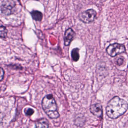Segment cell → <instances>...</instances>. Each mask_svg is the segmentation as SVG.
Wrapping results in <instances>:
<instances>
[{"mask_svg": "<svg viewBox=\"0 0 128 128\" xmlns=\"http://www.w3.org/2000/svg\"><path fill=\"white\" fill-rule=\"evenodd\" d=\"M128 108L127 102L124 100L116 96L108 102L106 112L109 118L116 119L123 115L126 112Z\"/></svg>", "mask_w": 128, "mask_h": 128, "instance_id": "1", "label": "cell"}, {"mask_svg": "<svg viewBox=\"0 0 128 128\" xmlns=\"http://www.w3.org/2000/svg\"><path fill=\"white\" fill-rule=\"evenodd\" d=\"M75 32L72 28H68L65 32L64 36V44L66 46H68L73 40Z\"/></svg>", "mask_w": 128, "mask_h": 128, "instance_id": "6", "label": "cell"}, {"mask_svg": "<svg viewBox=\"0 0 128 128\" xmlns=\"http://www.w3.org/2000/svg\"><path fill=\"white\" fill-rule=\"evenodd\" d=\"M85 120L84 116H78L76 118L75 124L78 126H82L84 124Z\"/></svg>", "mask_w": 128, "mask_h": 128, "instance_id": "11", "label": "cell"}, {"mask_svg": "<svg viewBox=\"0 0 128 128\" xmlns=\"http://www.w3.org/2000/svg\"><path fill=\"white\" fill-rule=\"evenodd\" d=\"M8 30L6 27L3 26H0V35L2 38H6L7 37Z\"/></svg>", "mask_w": 128, "mask_h": 128, "instance_id": "12", "label": "cell"}, {"mask_svg": "<svg viewBox=\"0 0 128 128\" xmlns=\"http://www.w3.org/2000/svg\"><path fill=\"white\" fill-rule=\"evenodd\" d=\"M36 128H48V120L45 118L40 120L36 124Z\"/></svg>", "mask_w": 128, "mask_h": 128, "instance_id": "8", "label": "cell"}, {"mask_svg": "<svg viewBox=\"0 0 128 128\" xmlns=\"http://www.w3.org/2000/svg\"><path fill=\"white\" fill-rule=\"evenodd\" d=\"M72 57L74 61L77 62L80 59V53L79 49L78 48H75L72 50Z\"/></svg>", "mask_w": 128, "mask_h": 128, "instance_id": "10", "label": "cell"}, {"mask_svg": "<svg viewBox=\"0 0 128 128\" xmlns=\"http://www.w3.org/2000/svg\"><path fill=\"white\" fill-rule=\"evenodd\" d=\"M90 110L92 114L98 117H102V106L100 104H96L90 106Z\"/></svg>", "mask_w": 128, "mask_h": 128, "instance_id": "7", "label": "cell"}, {"mask_svg": "<svg viewBox=\"0 0 128 128\" xmlns=\"http://www.w3.org/2000/svg\"><path fill=\"white\" fill-rule=\"evenodd\" d=\"M124 60L122 58H118L116 61V64H117V65L118 66H121L123 63H124Z\"/></svg>", "mask_w": 128, "mask_h": 128, "instance_id": "14", "label": "cell"}, {"mask_svg": "<svg viewBox=\"0 0 128 128\" xmlns=\"http://www.w3.org/2000/svg\"><path fill=\"white\" fill-rule=\"evenodd\" d=\"M32 16L34 20L36 21L40 22L42 20L43 16L41 12L38 10H34L31 13Z\"/></svg>", "mask_w": 128, "mask_h": 128, "instance_id": "9", "label": "cell"}, {"mask_svg": "<svg viewBox=\"0 0 128 128\" xmlns=\"http://www.w3.org/2000/svg\"><path fill=\"white\" fill-rule=\"evenodd\" d=\"M4 76V72L2 68H0V80L2 81Z\"/></svg>", "mask_w": 128, "mask_h": 128, "instance_id": "15", "label": "cell"}, {"mask_svg": "<svg viewBox=\"0 0 128 128\" xmlns=\"http://www.w3.org/2000/svg\"><path fill=\"white\" fill-rule=\"evenodd\" d=\"M16 4L13 0H1L0 10L6 16H10L14 13Z\"/></svg>", "mask_w": 128, "mask_h": 128, "instance_id": "3", "label": "cell"}, {"mask_svg": "<svg viewBox=\"0 0 128 128\" xmlns=\"http://www.w3.org/2000/svg\"><path fill=\"white\" fill-rule=\"evenodd\" d=\"M34 110L31 108H27L24 110L25 114L27 116H31L34 114Z\"/></svg>", "mask_w": 128, "mask_h": 128, "instance_id": "13", "label": "cell"}, {"mask_svg": "<svg viewBox=\"0 0 128 128\" xmlns=\"http://www.w3.org/2000/svg\"><path fill=\"white\" fill-rule=\"evenodd\" d=\"M125 52V47L123 45L118 44H110L106 48L107 53L112 57H114L119 54L124 52Z\"/></svg>", "mask_w": 128, "mask_h": 128, "instance_id": "4", "label": "cell"}, {"mask_svg": "<svg viewBox=\"0 0 128 128\" xmlns=\"http://www.w3.org/2000/svg\"><path fill=\"white\" fill-rule=\"evenodd\" d=\"M96 16V12L93 9H89L81 13L79 18L81 21L84 23H90L92 22Z\"/></svg>", "mask_w": 128, "mask_h": 128, "instance_id": "5", "label": "cell"}, {"mask_svg": "<svg viewBox=\"0 0 128 128\" xmlns=\"http://www.w3.org/2000/svg\"><path fill=\"white\" fill-rule=\"evenodd\" d=\"M42 104L44 110L50 118L56 119L60 116L56 100L52 94L44 97Z\"/></svg>", "mask_w": 128, "mask_h": 128, "instance_id": "2", "label": "cell"}]
</instances>
